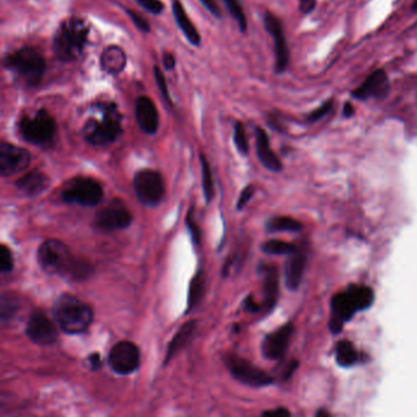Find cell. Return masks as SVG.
<instances>
[{
	"instance_id": "1",
	"label": "cell",
	"mask_w": 417,
	"mask_h": 417,
	"mask_svg": "<svg viewBox=\"0 0 417 417\" xmlns=\"http://www.w3.org/2000/svg\"><path fill=\"white\" fill-rule=\"evenodd\" d=\"M38 261L42 268L49 273H64L73 278H85L91 273L86 263L75 261L68 247L63 242L50 239L38 250Z\"/></svg>"
},
{
	"instance_id": "2",
	"label": "cell",
	"mask_w": 417,
	"mask_h": 417,
	"mask_svg": "<svg viewBox=\"0 0 417 417\" xmlns=\"http://www.w3.org/2000/svg\"><path fill=\"white\" fill-rule=\"evenodd\" d=\"M54 316L60 328L70 335L86 331L93 321L89 305L71 295H64L55 303Z\"/></svg>"
},
{
	"instance_id": "3",
	"label": "cell",
	"mask_w": 417,
	"mask_h": 417,
	"mask_svg": "<svg viewBox=\"0 0 417 417\" xmlns=\"http://www.w3.org/2000/svg\"><path fill=\"white\" fill-rule=\"evenodd\" d=\"M375 299L373 290L366 286H351L332 299V328L338 330L354 313L366 309Z\"/></svg>"
},
{
	"instance_id": "4",
	"label": "cell",
	"mask_w": 417,
	"mask_h": 417,
	"mask_svg": "<svg viewBox=\"0 0 417 417\" xmlns=\"http://www.w3.org/2000/svg\"><path fill=\"white\" fill-rule=\"evenodd\" d=\"M87 36L88 27L83 20L68 18L60 26L55 35V55L64 61L77 59L86 44Z\"/></svg>"
},
{
	"instance_id": "5",
	"label": "cell",
	"mask_w": 417,
	"mask_h": 417,
	"mask_svg": "<svg viewBox=\"0 0 417 417\" xmlns=\"http://www.w3.org/2000/svg\"><path fill=\"white\" fill-rule=\"evenodd\" d=\"M121 116L115 105H109L105 109L101 121H91L85 128V135L88 142L94 145H105L113 143L121 135Z\"/></svg>"
},
{
	"instance_id": "6",
	"label": "cell",
	"mask_w": 417,
	"mask_h": 417,
	"mask_svg": "<svg viewBox=\"0 0 417 417\" xmlns=\"http://www.w3.org/2000/svg\"><path fill=\"white\" fill-rule=\"evenodd\" d=\"M8 68L18 73L28 85H36L46 71V63L37 50L23 48L8 58Z\"/></svg>"
},
{
	"instance_id": "7",
	"label": "cell",
	"mask_w": 417,
	"mask_h": 417,
	"mask_svg": "<svg viewBox=\"0 0 417 417\" xmlns=\"http://www.w3.org/2000/svg\"><path fill=\"white\" fill-rule=\"evenodd\" d=\"M133 187L138 200L147 206L159 204L165 194L163 177L153 170H142L137 173Z\"/></svg>"
},
{
	"instance_id": "8",
	"label": "cell",
	"mask_w": 417,
	"mask_h": 417,
	"mask_svg": "<svg viewBox=\"0 0 417 417\" xmlns=\"http://www.w3.org/2000/svg\"><path fill=\"white\" fill-rule=\"evenodd\" d=\"M103 188L92 178H77L63 192L65 201L82 206H96L103 199Z\"/></svg>"
},
{
	"instance_id": "9",
	"label": "cell",
	"mask_w": 417,
	"mask_h": 417,
	"mask_svg": "<svg viewBox=\"0 0 417 417\" xmlns=\"http://www.w3.org/2000/svg\"><path fill=\"white\" fill-rule=\"evenodd\" d=\"M20 127L23 136L35 144L46 143L56 132L54 120L46 111H39L35 118H25Z\"/></svg>"
},
{
	"instance_id": "10",
	"label": "cell",
	"mask_w": 417,
	"mask_h": 417,
	"mask_svg": "<svg viewBox=\"0 0 417 417\" xmlns=\"http://www.w3.org/2000/svg\"><path fill=\"white\" fill-rule=\"evenodd\" d=\"M110 366L120 375H130L139 368L141 354L131 342H120L110 351Z\"/></svg>"
},
{
	"instance_id": "11",
	"label": "cell",
	"mask_w": 417,
	"mask_h": 417,
	"mask_svg": "<svg viewBox=\"0 0 417 417\" xmlns=\"http://www.w3.org/2000/svg\"><path fill=\"white\" fill-rule=\"evenodd\" d=\"M227 366L235 378L250 387H265L273 383V377L244 359L230 356L227 359Z\"/></svg>"
},
{
	"instance_id": "12",
	"label": "cell",
	"mask_w": 417,
	"mask_h": 417,
	"mask_svg": "<svg viewBox=\"0 0 417 417\" xmlns=\"http://www.w3.org/2000/svg\"><path fill=\"white\" fill-rule=\"evenodd\" d=\"M31 161V155L27 150L9 144L0 143V175L14 176L26 170Z\"/></svg>"
},
{
	"instance_id": "13",
	"label": "cell",
	"mask_w": 417,
	"mask_h": 417,
	"mask_svg": "<svg viewBox=\"0 0 417 417\" xmlns=\"http://www.w3.org/2000/svg\"><path fill=\"white\" fill-rule=\"evenodd\" d=\"M263 23H265L266 31L273 37V44H275L276 73H283L290 64V51H288L286 37L283 32L281 21L271 13H266L263 16Z\"/></svg>"
},
{
	"instance_id": "14",
	"label": "cell",
	"mask_w": 417,
	"mask_h": 417,
	"mask_svg": "<svg viewBox=\"0 0 417 417\" xmlns=\"http://www.w3.org/2000/svg\"><path fill=\"white\" fill-rule=\"evenodd\" d=\"M132 215L126 206L120 203H113L97 213V226L105 231H118L130 226Z\"/></svg>"
},
{
	"instance_id": "15",
	"label": "cell",
	"mask_w": 417,
	"mask_h": 417,
	"mask_svg": "<svg viewBox=\"0 0 417 417\" xmlns=\"http://www.w3.org/2000/svg\"><path fill=\"white\" fill-rule=\"evenodd\" d=\"M27 335L37 344L49 345L58 338V330L44 313H36L28 321Z\"/></svg>"
},
{
	"instance_id": "16",
	"label": "cell",
	"mask_w": 417,
	"mask_h": 417,
	"mask_svg": "<svg viewBox=\"0 0 417 417\" xmlns=\"http://www.w3.org/2000/svg\"><path fill=\"white\" fill-rule=\"evenodd\" d=\"M293 331L294 328L292 326V323H288L273 332L271 335H268L263 343V355L271 360L281 359L288 349Z\"/></svg>"
},
{
	"instance_id": "17",
	"label": "cell",
	"mask_w": 417,
	"mask_h": 417,
	"mask_svg": "<svg viewBox=\"0 0 417 417\" xmlns=\"http://www.w3.org/2000/svg\"><path fill=\"white\" fill-rule=\"evenodd\" d=\"M390 91V80L383 70L371 73L361 86L353 92L354 98L360 100L382 98Z\"/></svg>"
},
{
	"instance_id": "18",
	"label": "cell",
	"mask_w": 417,
	"mask_h": 417,
	"mask_svg": "<svg viewBox=\"0 0 417 417\" xmlns=\"http://www.w3.org/2000/svg\"><path fill=\"white\" fill-rule=\"evenodd\" d=\"M136 116L142 131L153 135L159 128V113L154 101L148 97L137 99Z\"/></svg>"
},
{
	"instance_id": "19",
	"label": "cell",
	"mask_w": 417,
	"mask_h": 417,
	"mask_svg": "<svg viewBox=\"0 0 417 417\" xmlns=\"http://www.w3.org/2000/svg\"><path fill=\"white\" fill-rule=\"evenodd\" d=\"M256 153H258L259 160L265 168L273 173L281 171V160L278 159V156L275 154V151L270 145L268 135L263 128H256Z\"/></svg>"
},
{
	"instance_id": "20",
	"label": "cell",
	"mask_w": 417,
	"mask_h": 417,
	"mask_svg": "<svg viewBox=\"0 0 417 417\" xmlns=\"http://www.w3.org/2000/svg\"><path fill=\"white\" fill-rule=\"evenodd\" d=\"M173 11L178 27L183 32V35L186 36L188 42L193 46H200L201 38H200L199 32L195 28L194 23H192L191 18H188L186 10L183 8V5H182L180 0H173Z\"/></svg>"
},
{
	"instance_id": "21",
	"label": "cell",
	"mask_w": 417,
	"mask_h": 417,
	"mask_svg": "<svg viewBox=\"0 0 417 417\" xmlns=\"http://www.w3.org/2000/svg\"><path fill=\"white\" fill-rule=\"evenodd\" d=\"M306 256L298 250L290 254V258L286 263V285L290 290L299 288L303 275H304Z\"/></svg>"
},
{
	"instance_id": "22",
	"label": "cell",
	"mask_w": 417,
	"mask_h": 417,
	"mask_svg": "<svg viewBox=\"0 0 417 417\" xmlns=\"http://www.w3.org/2000/svg\"><path fill=\"white\" fill-rule=\"evenodd\" d=\"M263 306L275 308L278 298V271L275 266H263Z\"/></svg>"
},
{
	"instance_id": "23",
	"label": "cell",
	"mask_w": 417,
	"mask_h": 417,
	"mask_svg": "<svg viewBox=\"0 0 417 417\" xmlns=\"http://www.w3.org/2000/svg\"><path fill=\"white\" fill-rule=\"evenodd\" d=\"M195 328H197V323L195 321H189L185 323L183 326L178 330L176 336L173 337L171 343L168 345V354H166V361L170 359H173L182 348H185L192 337L194 335Z\"/></svg>"
},
{
	"instance_id": "24",
	"label": "cell",
	"mask_w": 417,
	"mask_h": 417,
	"mask_svg": "<svg viewBox=\"0 0 417 417\" xmlns=\"http://www.w3.org/2000/svg\"><path fill=\"white\" fill-rule=\"evenodd\" d=\"M48 177L38 171L27 173L21 177L18 182V187L21 191L30 195H37L42 193L48 187Z\"/></svg>"
},
{
	"instance_id": "25",
	"label": "cell",
	"mask_w": 417,
	"mask_h": 417,
	"mask_svg": "<svg viewBox=\"0 0 417 417\" xmlns=\"http://www.w3.org/2000/svg\"><path fill=\"white\" fill-rule=\"evenodd\" d=\"M270 232H298L301 230V223L290 216H277L268 223Z\"/></svg>"
},
{
	"instance_id": "26",
	"label": "cell",
	"mask_w": 417,
	"mask_h": 417,
	"mask_svg": "<svg viewBox=\"0 0 417 417\" xmlns=\"http://www.w3.org/2000/svg\"><path fill=\"white\" fill-rule=\"evenodd\" d=\"M101 63H103V68L106 71L113 73H118L120 70H123V65H125V55L121 50L110 48L103 55Z\"/></svg>"
},
{
	"instance_id": "27",
	"label": "cell",
	"mask_w": 417,
	"mask_h": 417,
	"mask_svg": "<svg viewBox=\"0 0 417 417\" xmlns=\"http://www.w3.org/2000/svg\"><path fill=\"white\" fill-rule=\"evenodd\" d=\"M205 280L203 273H197L189 285V294H188V309L194 308L199 303V300L204 293Z\"/></svg>"
},
{
	"instance_id": "28",
	"label": "cell",
	"mask_w": 417,
	"mask_h": 417,
	"mask_svg": "<svg viewBox=\"0 0 417 417\" xmlns=\"http://www.w3.org/2000/svg\"><path fill=\"white\" fill-rule=\"evenodd\" d=\"M263 251L270 255H290L297 251V247L290 242L273 239L263 243Z\"/></svg>"
},
{
	"instance_id": "29",
	"label": "cell",
	"mask_w": 417,
	"mask_h": 417,
	"mask_svg": "<svg viewBox=\"0 0 417 417\" xmlns=\"http://www.w3.org/2000/svg\"><path fill=\"white\" fill-rule=\"evenodd\" d=\"M200 165H201V177H203V192H204L206 201H211L213 197V173L210 168V163L204 155L200 156Z\"/></svg>"
},
{
	"instance_id": "30",
	"label": "cell",
	"mask_w": 417,
	"mask_h": 417,
	"mask_svg": "<svg viewBox=\"0 0 417 417\" xmlns=\"http://www.w3.org/2000/svg\"><path fill=\"white\" fill-rule=\"evenodd\" d=\"M18 309V301L11 295H0V321H8Z\"/></svg>"
},
{
	"instance_id": "31",
	"label": "cell",
	"mask_w": 417,
	"mask_h": 417,
	"mask_svg": "<svg viewBox=\"0 0 417 417\" xmlns=\"http://www.w3.org/2000/svg\"><path fill=\"white\" fill-rule=\"evenodd\" d=\"M223 3L226 5L230 14L236 20V23L239 26V30H241L242 32H245L247 27H248V21H247V18H245L244 11H243V8H242L239 0H223Z\"/></svg>"
},
{
	"instance_id": "32",
	"label": "cell",
	"mask_w": 417,
	"mask_h": 417,
	"mask_svg": "<svg viewBox=\"0 0 417 417\" xmlns=\"http://www.w3.org/2000/svg\"><path fill=\"white\" fill-rule=\"evenodd\" d=\"M235 144H236L237 149L242 154H248L249 151V144H248V139H247V135H245L244 126L241 123H237L235 126Z\"/></svg>"
},
{
	"instance_id": "33",
	"label": "cell",
	"mask_w": 417,
	"mask_h": 417,
	"mask_svg": "<svg viewBox=\"0 0 417 417\" xmlns=\"http://www.w3.org/2000/svg\"><path fill=\"white\" fill-rule=\"evenodd\" d=\"M13 255L5 245L0 244V275L8 273L13 268Z\"/></svg>"
},
{
	"instance_id": "34",
	"label": "cell",
	"mask_w": 417,
	"mask_h": 417,
	"mask_svg": "<svg viewBox=\"0 0 417 417\" xmlns=\"http://www.w3.org/2000/svg\"><path fill=\"white\" fill-rule=\"evenodd\" d=\"M142 8H144L147 11L151 14L159 15L163 11V4L160 0H136Z\"/></svg>"
},
{
	"instance_id": "35",
	"label": "cell",
	"mask_w": 417,
	"mask_h": 417,
	"mask_svg": "<svg viewBox=\"0 0 417 417\" xmlns=\"http://www.w3.org/2000/svg\"><path fill=\"white\" fill-rule=\"evenodd\" d=\"M154 76L156 85L159 87L160 92H161V94H163V99L170 103V94H168V85H166V81H165V77H163V73H161L159 66H154Z\"/></svg>"
},
{
	"instance_id": "36",
	"label": "cell",
	"mask_w": 417,
	"mask_h": 417,
	"mask_svg": "<svg viewBox=\"0 0 417 417\" xmlns=\"http://www.w3.org/2000/svg\"><path fill=\"white\" fill-rule=\"evenodd\" d=\"M126 11H127L128 16L131 18L132 21L136 25V27L139 31H142V32H150L149 23H147L145 18H142L141 15L137 14L135 11H131V10H126Z\"/></svg>"
},
{
	"instance_id": "37",
	"label": "cell",
	"mask_w": 417,
	"mask_h": 417,
	"mask_svg": "<svg viewBox=\"0 0 417 417\" xmlns=\"http://www.w3.org/2000/svg\"><path fill=\"white\" fill-rule=\"evenodd\" d=\"M253 194H254V187H245L244 189L242 191L239 198H238V203H237V210H242V208H244L245 205L249 203Z\"/></svg>"
},
{
	"instance_id": "38",
	"label": "cell",
	"mask_w": 417,
	"mask_h": 417,
	"mask_svg": "<svg viewBox=\"0 0 417 417\" xmlns=\"http://www.w3.org/2000/svg\"><path fill=\"white\" fill-rule=\"evenodd\" d=\"M332 105H333L332 100L325 103V104L322 105V106H320L318 109L315 110L313 113H311L310 115H309V121H318V120H320V118H323V116H325L326 113H328V111L332 109Z\"/></svg>"
},
{
	"instance_id": "39",
	"label": "cell",
	"mask_w": 417,
	"mask_h": 417,
	"mask_svg": "<svg viewBox=\"0 0 417 417\" xmlns=\"http://www.w3.org/2000/svg\"><path fill=\"white\" fill-rule=\"evenodd\" d=\"M187 223H188V227H189V232H191L192 237H193V241L195 243H200V231L198 226L195 225L194 221H193V213H188V216H187Z\"/></svg>"
},
{
	"instance_id": "40",
	"label": "cell",
	"mask_w": 417,
	"mask_h": 417,
	"mask_svg": "<svg viewBox=\"0 0 417 417\" xmlns=\"http://www.w3.org/2000/svg\"><path fill=\"white\" fill-rule=\"evenodd\" d=\"M201 4L204 5L205 9L210 11L215 18H221V11L218 9V4L215 0H199Z\"/></svg>"
},
{
	"instance_id": "41",
	"label": "cell",
	"mask_w": 417,
	"mask_h": 417,
	"mask_svg": "<svg viewBox=\"0 0 417 417\" xmlns=\"http://www.w3.org/2000/svg\"><path fill=\"white\" fill-rule=\"evenodd\" d=\"M263 417H290V411L286 408H278L270 411H265Z\"/></svg>"
},
{
	"instance_id": "42",
	"label": "cell",
	"mask_w": 417,
	"mask_h": 417,
	"mask_svg": "<svg viewBox=\"0 0 417 417\" xmlns=\"http://www.w3.org/2000/svg\"><path fill=\"white\" fill-rule=\"evenodd\" d=\"M316 5V0H299V8L303 13L309 14L313 11Z\"/></svg>"
},
{
	"instance_id": "43",
	"label": "cell",
	"mask_w": 417,
	"mask_h": 417,
	"mask_svg": "<svg viewBox=\"0 0 417 417\" xmlns=\"http://www.w3.org/2000/svg\"><path fill=\"white\" fill-rule=\"evenodd\" d=\"M163 63L165 68H168V70H171V68H175V65H176V60H175V58H173V54H168V53H166V54L163 55Z\"/></svg>"
},
{
	"instance_id": "44",
	"label": "cell",
	"mask_w": 417,
	"mask_h": 417,
	"mask_svg": "<svg viewBox=\"0 0 417 417\" xmlns=\"http://www.w3.org/2000/svg\"><path fill=\"white\" fill-rule=\"evenodd\" d=\"M245 309H247L248 311H250V313H256V311H259V305L255 303L251 297H249V298L247 299V301H245Z\"/></svg>"
},
{
	"instance_id": "45",
	"label": "cell",
	"mask_w": 417,
	"mask_h": 417,
	"mask_svg": "<svg viewBox=\"0 0 417 417\" xmlns=\"http://www.w3.org/2000/svg\"><path fill=\"white\" fill-rule=\"evenodd\" d=\"M89 361H91L92 366H93V368H99L100 363H101V361H100L99 355H98V354H94L93 356H91V359H89Z\"/></svg>"
},
{
	"instance_id": "46",
	"label": "cell",
	"mask_w": 417,
	"mask_h": 417,
	"mask_svg": "<svg viewBox=\"0 0 417 417\" xmlns=\"http://www.w3.org/2000/svg\"><path fill=\"white\" fill-rule=\"evenodd\" d=\"M353 105L349 104V103H348V104H345V108H344V113H345V116H350V115H353Z\"/></svg>"
},
{
	"instance_id": "47",
	"label": "cell",
	"mask_w": 417,
	"mask_h": 417,
	"mask_svg": "<svg viewBox=\"0 0 417 417\" xmlns=\"http://www.w3.org/2000/svg\"><path fill=\"white\" fill-rule=\"evenodd\" d=\"M318 417H328V416H327L326 413H323V411H320V413H318Z\"/></svg>"
},
{
	"instance_id": "48",
	"label": "cell",
	"mask_w": 417,
	"mask_h": 417,
	"mask_svg": "<svg viewBox=\"0 0 417 417\" xmlns=\"http://www.w3.org/2000/svg\"><path fill=\"white\" fill-rule=\"evenodd\" d=\"M413 11H417V0H416V1H415V3H413Z\"/></svg>"
}]
</instances>
